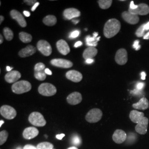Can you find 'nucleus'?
I'll return each instance as SVG.
<instances>
[{
	"label": "nucleus",
	"instance_id": "4be33fe9",
	"mask_svg": "<svg viewBox=\"0 0 149 149\" xmlns=\"http://www.w3.org/2000/svg\"><path fill=\"white\" fill-rule=\"evenodd\" d=\"M132 107L136 109L146 110L149 108V102L146 98L143 97L139 100L138 102L134 103L132 105Z\"/></svg>",
	"mask_w": 149,
	"mask_h": 149
},
{
	"label": "nucleus",
	"instance_id": "f3484780",
	"mask_svg": "<svg viewBox=\"0 0 149 149\" xmlns=\"http://www.w3.org/2000/svg\"><path fill=\"white\" fill-rule=\"evenodd\" d=\"M21 77V73L18 71L13 70L7 73L6 74L5 79L7 82L9 84H12V83L16 82Z\"/></svg>",
	"mask_w": 149,
	"mask_h": 149
},
{
	"label": "nucleus",
	"instance_id": "e433bc0d",
	"mask_svg": "<svg viewBox=\"0 0 149 149\" xmlns=\"http://www.w3.org/2000/svg\"><path fill=\"white\" fill-rule=\"evenodd\" d=\"M24 2L27 3L28 5L33 6L37 2V1L36 0H25V1H24Z\"/></svg>",
	"mask_w": 149,
	"mask_h": 149
},
{
	"label": "nucleus",
	"instance_id": "603ef678",
	"mask_svg": "<svg viewBox=\"0 0 149 149\" xmlns=\"http://www.w3.org/2000/svg\"><path fill=\"white\" fill-rule=\"evenodd\" d=\"M143 38L144 39H149V32L145 34V35L144 36Z\"/></svg>",
	"mask_w": 149,
	"mask_h": 149
},
{
	"label": "nucleus",
	"instance_id": "393cba45",
	"mask_svg": "<svg viewBox=\"0 0 149 149\" xmlns=\"http://www.w3.org/2000/svg\"><path fill=\"white\" fill-rule=\"evenodd\" d=\"M98 50L95 47H88L86 48L83 53V58L85 60L92 59L97 54Z\"/></svg>",
	"mask_w": 149,
	"mask_h": 149
},
{
	"label": "nucleus",
	"instance_id": "37998d69",
	"mask_svg": "<svg viewBox=\"0 0 149 149\" xmlns=\"http://www.w3.org/2000/svg\"><path fill=\"white\" fill-rule=\"evenodd\" d=\"M94 61H95V60H94V59H88L86 60V63L88 64H92L93 63H94Z\"/></svg>",
	"mask_w": 149,
	"mask_h": 149
},
{
	"label": "nucleus",
	"instance_id": "6ab92c4d",
	"mask_svg": "<svg viewBox=\"0 0 149 149\" xmlns=\"http://www.w3.org/2000/svg\"><path fill=\"white\" fill-rule=\"evenodd\" d=\"M56 48L60 53L66 55L70 52V48L67 42L63 39H60L56 43Z\"/></svg>",
	"mask_w": 149,
	"mask_h": 149
},
{
	"label": "nucleus",
	"instance_id": "72a5a7b5",
	"mask_svg": "<svg viewBox=\"0 0 149 149\" xmlns=\"http://www.w3.org/2000/svg\"><path fill=\"white\" fill-rule=\"evenodd\" d=\"M45 69V66L42 63H38L36 64L34 66V71L35 72H40L43 71Z\"/></svg>",
	"mask_w": 149,
	"mask_h": 149
},
{
	"label": "nucleus",
	"instance_id": "dca6fc26",
	"mask_svg": "<svg viewBox=\"0 0 149 149\" xmlns=\"http://www.w3.org/2000/svg\"><path fill=\"white\" fill-rule=\"evenodd\" d=\"M82 100L81 94L78 92H74L70 94L67 97V102L71 105H76L79 104Z\"/></svg>",
	"mask_w": 149,
	"mask_h": 149
},
{
	"label": "nucleus",
	"instance_id": "bb28decb",
	"mask_svg": "<svg viewBox=\"0 0 149 149\" xmlns=\"http://www.w3.org/2000/svg\"><path fill=\"white\" fill-rule=\"evenodd\" d=\"M19 37L23 43H29L32 40V35L27 33L26 32H20L19 34Z\"/></svg>",
	"mask_w": 149,
	"mask_h": 149
},
{
	"label": "nucleus",
	"instance_id": "a18cd8bd",
	"mask_svg": "<svg viewBox=\"0 0 149 149\" xmlns=\"http://www.w3.org/2000/svg\"><path fill=\"white\" fill-rule=\"evenodd\" d=\"M46 74H49V75H52V71H50L48 68H46L44 70Z\"/></svg>",
	"mask_w": 149,
	"mask_h": 149
},
{
	"label": "nucleus",
	"instance_id": "b1692460",
	"mask_svg": "<svg viewBox=\"0 0 149 149\" xmlns=\"http://www.w3.org/2000/svg\"><path fill=\"white\" fill-rule=\"evenodd\" d=\"M98 36V33L95 32L93 33V36L92 37L90 36H87L86 38V45L88 47H96L98 44V41L100 40V37Z\"/></svg>",
	"mask_w": 149,
	"mask_h": 149
},
{
	"label": "nucleus",
	"instance_id": "423d86ee",
	"mask_svg": "<svg viewBox=\"0 0 149 149\" xmlns=\"http://www.w3.org/2000/svg\"><path fill=\"white\" fill-rule=\"evenodd\" d=\"M0 113L2 117L8 120L14 119L17 116L16 109L8 105H3L1 107Z\"/></svg>",
	"mask_w": 149,
	"mask_h": 149
},
{
	"label": "nucleus",
	"instance_id": "412c9836",
	"mask_svg": "<svg viewBox=\"0 0 149 149\" xmlns=\"http://www.w3.org/2000/svg\"><path fill=\"white\" fill-rule=\"evenodd\" d=\"M37 52V48L31 45H28L25 48L21 49L19 52L18 55L21 58H26L28 56H32Z\"/></svg>",
	"mask_w": 149,
	"mask_h": 149
},
{
	"label": "nucleus",
	"instance_id": "473e14b6",
	"mask_svg": "<svg viewBox=\"0 0 149 149\" xmlns=\"http://www.w3.org/2000/svg\"><path fill=\"white\" fill-rule=\"evenodd\" d=\"M145 24H144L141 25L137 29V31L135 32V35L138 37H144V36L145 35Z\"/></svg>",
	"mask_w": 149,
	"mask_h": 149
},
{
	"label": "nucleus",
	"instance_id": "7c9ffc66",
	"mask_svg": "<svg viewBox=\"0 0 149 149\" xmlns=\"http://www.w3.org/2000/svg\"><path fill=\"white\" fill-rule=\"evenodd\" d=\"M8 136V133L6 130H2L0 132V145H2L7 141Z\"/></svg>",
	"mask_w": 149,
	"mask_h": 149
},
{
	"label": "nucleus",
	"instance_id": "79ce46f5",
	"mask_svg": "<svg viewBox=\"0 0 149 149\" xmlns=\"http://www.w3.org/2000/svg\"><path fill=\"white\" fill-rule=\"evenodd\" d=\"M65 136V135L64 134H58L56 135V138L59 140H61L62 139L64 138V136Z\"/></svg>",
	"mask_w": 149,
	"mask_h": 149
},
{
	"label": "nucleus",
	"instance_id": "4c0bfd02",
	"mask_svg": "<svg viewBox=\"0 0 149 149\" xmlns=\"http://www.w3.org/2000/svg\"><path fill=\"white\" fill-rule=\"evenodd\" d=\"M139 41L136 40L134 42L133 44V48L136 50H139L140 48H141V46L139 44Z\"/></svg>",
	"mask_w": 149,
	"mask_h": 149
},
{
	"label": "nucleus",
	"instance_id": "f704fd0d",
	"mask_svg": "<svg viewBox=\"0 0 149 149\" xmlns=\"http://www.w3.org/2000/svg\"><path fill=\"white\" fill-rule=\"evenodd\" d=\"M72 143L75 145H80L81 144V140L78 135H75L73 137Z\"/></svg>",
	"mask_w": 149,
	"mask_h": 149
},
{
	"label": "nucleus",
	"instance_id": "58836bf2",
	"mask_svg": "<svg viewBox=\"0 0 149 149\" xmlns=\"http://www.w3.org/2000/svg\"><path fill=\"white\" fill-rule=\"evenodd\" d=\"M144 83H142V82H138L136 84V89L138 90H141L144 87Z\"/></svg>",
	"mask_w": 149,
	"mask_h": 149
},
{
	"label": "nucleus",
	"instance_id": "c756f323",
	"mask_svg": "<svg viewBox=\"0 0 149 149\" xmlns=\"http://www.w3.org/2000/svg\"><path fill=\"white\" fill-rule=\"evenodd\" d=\"M38 149H53V144L49 142H42L37 145Z\"/></svg>",
	"mask_w": 149,
	"mask_h": 149
},
{
	"label": "nucleus",
	"instance_id": "6e6d98bb",
	"mask_svg": "<svg viewBox=\"0 0 149 149\" xmlns=\"http://www.w3.org/2000/svg\"><path fill=\"white\" fill-rule=\"evenodd\" d=\"M3 42V38L2 37V36L1 34L0 35V44H1Z\"/></svg>",
	"mask_w": 149,
	"mask_h": 149
},
{
	"label": "nucleus",
	"instance_id": "cd10ccee",
	"mask_svg": "<svg viewBox=\"0 0 149 149\" xmlns=\"http://www.w3.org/2000/svg\"><path fill=\"white\" fill-rule=\"evenodd\" d=\"M100 7L103 10H106L109 8L112 5V0H99L97 1Z\"/></svg>",
	"mask_w": 149,
	"mask_h": 149
},
{
	"label": "nucleus",
	"instance_id": "f03ea898",
	"mask_svg": "<svg viewBox=\"0 0 149 149\" xmlns=\"http://www.w3.org/2000/svg\"><path fill=\"white\" fill-rule=\"evenodd\" d=\"M32 89L31 83L27 81L22 80L14 83L12 86V90L16 94H22L29 92Z\"/></svg>",
	"mask_w": 149,
	"mask_h": 149
},
{
	"label": "nucleus",
	"instance_id": "bf43d9fd",
	"mask_svg": "<svg viewBox=\"0 0 149 149\" xmlns=\"http://www.w3.org/2000/svg\"><path fill=\"white\" fill-rule=\"evenodd\" d=\"M17 149H21V148H17Z\"/></svg>",
	"mask_w": 149,
	"mask_h": 149
},
{
	"label": "nucleus",
	"instance_id": "7ed1b4c3",
	"mask_svg": "<svg viewBox=\"0 0 149 149\" xmlns=\"http://www.w3.org/2000/svg\"><path fill=\"white\" fill-rule=\"evenodd\" d=\"M28 120L35 127H42L45 126L47 124L44 116L39 112H32L28 117Z\"/></svg>",
	"mask_w": 149,
	"mask_h": 149
},
{
	"label": "nucleus",
	"instance_id": "f257e3e1",
	"mask_svg": "<svg viewBox=\"0 0 149 149\" xmlns=\"http://www.w3.org/2000/svg\"><path fill=\"white\" fill-rule=\"evenodd\" d=\"M121 28L120 22L117 19H111L107 22L103 29L104 35L107 38H111L117 35Z\"/></svg>",
	"mask_w": 149,
	"mask_h": 149
},
{
	"label": "nucleus",
	"instance_id": "9d476101",
	"mask_svg": "<svg viewBox=\"0 0 149 149\" xmlns=\"http://www.w3.org/2000/svg\"><path fill=\"white\" fill-rule=\"evenodd\" d=\"M149 124V119L144 117L141 121L136 124L135 127V130L140 135H145L148 132Z\"/></svg>",
	"mask_w": 149,
	"mask_h": 149
},
{
	"label": "nucleus",
	"instance_id": "f8f14e48",
	"mask_svg": "<svg viewBox=\"0 0 149 149\" xmlns=\"http://www.w3.org/2000/svg\"><path fill=\"white\" fill-rule=\"evenodd\" d=\"M127 134L122 129L116 130L112 135L113 140L118 144L123 143L127 139Z\"/></svg>",
	"mask_w": 149,
	"mask_h": 149
},
{
	"label": "nucleus",
	"instance_id": "3c124183",
	"mask_svg": "<svg viewBox=\"0 0 149 149\" xmlns=\"http://www.w3.org/2000/svg\"><path fill=\"white\" fill-rule=\"evenodd\" d=\"M72 22L74 23V24H77L79 22H80V20L79 19H72Z\"/></svg>",
	"mask_w": 149,
	"mask_h": 149
},
{
	"label": "nucleus",
	"instance_id": "a878e982",
	"mask_svg": "<svg viewBox=\"0 0 149 149\" xmlns=\"http://www.w3.org/2000/svg\"><path fill=\"white\" fill-rule=\"evenodd\" d=\"M43 22L46 26H53L56 23L57 19L54 15H48L44 18Z\"/></svg>",
	"mask_w": 149,
	"mask_h": 149
},
{
	"label": "nucleus",
	"instance_id": "ea45409f",
	"mask_svg": "<svg viewBox=\"0 0 149 149\" xmlns=\"http://www.w3.org/2000/svg\"><path fill=\"white\" fill-rule=\"evenodd\" d=\"M23 149H38L37 148H36L34 146H33L32 145H29V144H27L26 145Z\"/></svg>",
	"mask_w": 149,
	"mask_h": 149
},
{
	"label": "nucleus",
	"instance_id": "c03bdc74",
	"mask_svg": "<svg viewBox=\"0 0 149 149\" xmlns=\"http://www.w3.org/2000/svg\"><path fill=\"white\" fill-rule=\"evenodd\" d=\"M39 5V2H37L33 6V7H32V9H31V10L32 11H34L36 10V9L37 8L38 6Z\"/></svg>",
	"mask_w": 149,
	"mask_h": 149
},
{
	"label": "nucleus",
	"instance_id": "ddd939ff",
	"mask_svg": "<svg viewBox=\"0 0 149 149\" xmlns=\"http://www.w3.org/2000/svg\"><path fill=\"white\" fill-rule=\"evenodd\" d=\"M63 16L65 19L67 20H71L80 17L81 16V12L76 8H70L64 10Z\"/></svg>",
	"mask_w": 149,
	"mask_h": 149
},
{
	"label": "nucleus",
	"instance_id": "13d9d810",
	"mask_svg": "<svg viewBox=\"0 0 149 149\" xmlns=\"http://www.w3.org/2000/svg\"><path fill=\"white\" fill-rule=\"evenodd\" d=\"M3 123H4V121H3V120H1L0 121V127H1Z\"/></svg>",
	"mask_w": 149,
	"mask_h": 149
},
{
	"label": "nucleus",
	"instance_id": "2eb2a0df",
	"mask_svg": "<svg viewBox=\"0 0 149 149\" xmlns=\"http://www.w3.org/2000/svg\"><path fill=\"white\" fill-rule=\"evenodd\" d=\"M39 134V130L36 127H28L23 132V136L25 139L31 140L37 136Z\"/></svg>",
	"mask_w": 149,
	"mask_h": 149
},
{
	"label": "nucleus",
	"instance_id": "de8ad7c7",
	"mask_svg": "<svg viewBox=\"0 0 149 149\" xmlns=\"http://www.w3.org/2000/svg\"><path fill=\"white\" fill-rule=\"evenodd\" d=\"M23 14L24 15V16H26V17H29L30 15H31V13H30V12H29L28 11H23Z\"/></svg>",
	"mask_w": 149,
	"mask_h": 149
},
{
	"label": "nucleus",
	"instance_id": "9b49d317",
	"mask_svg": "<svg viewBox=\"0 0 149 149\" xmlns=\"http://www.w3.org/2000/svg\"><path fill=\"white\" fill-rule=\"evenodd\" d=\"M50 64L56 67L68 69L73 66V63L68 60L63 59H54L51 60Z\"/></svg>",
	"mask_w": 149,
	"mask_h": 149
},
{
	"label": "nucleus",
	"instance_id": "864d4df0",
	"mask_svg": "<svg viewBox=\"0 0 149 149\" xmlns=\"http://www.w3.org/2000/svg\"><path fill=\"white\" fill-rule=\"evenodd\" d=\"M4 19H5V18H4V17H3V16H0V24H2V22L4 21Z\"/></svg>",
	"mask_w": 149,
	"mask_h": 149
},
{
	"label": "nucleus",
	"instance_id": "5701e85b",
	"mask_svg": "<svg viewBox=\"0 0 149 149\" xmlns=\"http://www.w3.org/2000/svg\"><path fill=\"white\" fill-rule=\"evenodd\" d=\"M145 117L144 113L138 112L136 110L132 111L129 114V118L132 122L138 124Z\"/></svg>",
	"mask_w": 149,
	"mask_h": 149
},
{
	"label": "nucleus",
	"instance_id": "39448f33",
	"mask_svg": "<svg viewBox=\"0 0 149 149\" xmlns=\"http://www.w3.org/2000/svg\"><path fill=\"white\" fill-rule=\"evenodd\" d=\"M103 113L98 108H93L88 112L86 116V120L90 123H95L99 122L102 117Z\"/></svg>",
	"mask_w": 149,
	"mask_h": 149
},
{
	"label": "nucleus",
	"instance_id": "49530a36",
	"mask_svg": "<svg viewBox=\"0 0 149 149\" xmlns=\"http://www.w3.org/2000/svg\"><path fill=\"white\" fill-rule=\"evenodd\" d=\"M82 45V43L80 41H79V42H76L74 44V47L75 48H77V47H79Z\"/></svg>",
	"mask_w": 149,
	"mask_h": 149
},
{
	"label": "nucleus",
	"instance_id": "5fc2aeb1",
	"mask_svg": "<svg viewBox=\"0 0 149 149\" xmlns=\"http://www.w3.org/2000/svg\"><path fill=\"white\" fill-rule=\"evenodd\" d=\"M12 69H13L12 68H11V67L8 66L6 67V70H7V71H8V72H10V71H11Z\"/></svg>",
	"mask_w": 149,
	"mask_h": 149
},
{
	"label": "nucleus",
	"instance_id": "aec40b11",
	"mask_svg": "<svg viewBox=\"0 0 149 149\" xmlns=\"http://www.w3.org/2000/svg\"><path fill=\"white\" fill-rule=\"evenodd\" d=\"M122 18L125 22L130 24H137L139 22L138 16L134 15L129 13L128 11H124L122 13Z\"/></svg>",
	"mask_w": 149,
	"mask_h": 149
},
{
	"label": "nucleus",
	"instance_id": "1a4fd4ad",
	"mask_svg": "<svg viewBox=\"0 0 149 149\" xmlns=\"http://www.w3.org/2000/svg\"><path fill=\"white\" fill-rule=\"evenodd\" d=\"M128 12L131 14L136 16H144L149 13V6L145 3H140L138 5V8L135 10L129 8Z\"/></svg>",
	"mask_w": 149,
	"mask_h": 149
},
{
	"label": "nucleus",
	"instance_id": "c9c22d12",
	"mask_svg": "<svg viewBox=\"0 0 149 149\" xmlns=\"http://www.w3.org/2000/svg\"><path fill=\"white\" fill-rule=\"evenodd\" d=\"M79 34H80V31L77 30H75L70 34L69 37L70 38H76L79 36Z\"/></svg>",
	"mask_w": 149,
	"mask_h": 149
},
{
	"label": "nucleus",
	"instance_id": "6e6552de",
	"mask_svg": "<svg viewBox=\"0 0 149 149\" xmlns=\"http://www.w3.org/2000/svg\"><path fill=\"white\" fill-rule=\"evenodd\" d=\"M116 62L118 65H124L128 61V53L125 49H120L118 50L115 56Z\"/></svg>",
	"mask_w": 149,
	"mask_h": 149
},
{
	"label": "nucleus",
	"instance_id": "4d7b16f0",
	"mask_svg": "<svg viewBox=\"0 0 149 149\" xmlns=\"http://www.w3.org/2000/svg\"><path fill=\"white\" fill-rule=\"evenodd\" d=\"M68 149H78V148L75 147V146H72V147H70V148H68Z\"/></svg>",
	"mask_w": 149,
	"mask_h": 149
},
{
	"label": "nucleus",
	"instance_id": "c85d7f7f",
	"mask_svg": "<svg viewBox=\"0 0 149 149\" xmlns=\"http://www.w3.org/2000/svg\"><path fill=\"white\" fill-rule=\"evenodd\" d=\"M3 34L5 37L6 39L8 41H10L13 39L14 37L13 32L10 28L8 27H5L3 29Z\"/></svg>",
	"mask_w": 149,
	"mask_h": 149
},
{
	"label": "nucleus",
	"instance_id": "a19ab883",
	"mask_svg": "<svg viewBox=\"0 0 149 149\" xmlns=\"http://www.w3.org/2000/svg\"><path fill=\"white\" fill-rule=\"evenodd\" d=\"M137 8H138V5H134V1H132L130 2V5L129 8H130V9H132V10H135V9H136Z\"/></svg>",
	"mask_w": 149,
	"mask_h": 149
},
{
	"label": "nucleus",
	"instance_id": "2f4dec72",
	"mask_svg": "<svg viewBox=\"0 0 149 149\" xmlns=\"http://www.w3.org/2000/svg\"><path fill=\"white\" fill-rule=\"evenodd\" d=\"M46 74L44 71L40 72H35L34 77L36 79L39 81H44L46 79Z\"/></svg>",
	"mask_w": 149,
	"mask_h": 149
},
{
	"label": "nucleus",
	"instance_id": "8fccbe9b",
	"mask_svg": "<svg viewBox=\"0 0 149 149\" xmlns=\"http://www.w3.org/2000/svg\"><path fill=\"white\" fill-rule=\"evenodd\" d=\"M141 79L143 80H145V77H146V74H145V72H141Z\"/></svg>",
	"mask_w": 149,
	"mask_h": 149
},
{
	"label": "nucleus",
	"instance_id": "a211bd4d",
	"mask_svg": "<svg viewBox=\"0 0 149 149\" xmlns=\"http://www.w3.org/2000/svg\"><path fill=\"white\" fill-rule=\"evenodd\" d=\"M66 77L68 79L74 82H79L83 78L82 74L76 70H70L66 72Z\"/></svg>",
	"mask_w": 149,
	"mask_h": 149
},
{
	"label": "nucleus",
	"instance_id": "20e7f679",
	"mask_svg": "<svg viewBox=\"0 0 149 149\" xmlns=\"http://www.w3.org/2000/svg\"><path fill=\"white\" fill-rule=\"evenodd\" d=\"M39 93L44 96L50 97L55 95L57 92L56 88L49 83H43L38 87Z\"/></svg>",
	"mask_w": 149,
	"mask_h": 149
},
{
	"label": "nucleus",
	"instance_id": "09e8293b",
	"mask_svg": "<svg viewBox=\"0 0 149 149\" xmlns=\"http://www.w3.org/2000/svg\"><path fill=\"white\" fill-rule=\"evenodd\" d=\"M145 31H149V22L146 24H145Z\"/></svg>",
	"mask_w": 149,
	"mask_h": 149
},
{
	"label": "nucleus",
	"instance_id": "0eeeda50",
	"mask_svg": "<svg viewBox=\"0 0 149 149\" xmlns=\"http://www.w3.org/2000/svg\"><path fill=\"white\" fill-rule=\"evenodd\" d=\"M38 50L44 55L48 56L52 53V48L47 41L40 40L37 43Z\"/></svg>",
	"mask_w": 149,
	"mask_h": 149
},
{
	"label": "nucleus",
	"instance_id": "4468645a",
	"mask_svg": "<svg viewBox=\"0 0 149 149\" xmlns=\"http://www.w3.org/2000/svg\"><path fill=\"white\" fill-rule=\"evenodd\" d=\"M10 16L13 19L16 20L18 23L21 27H26L27 26V22L26 19L19 11H17L16 10H12L10 12Z\"/></svg>",
	"mask_w": 149,
	"mask_h": 149
}]
</instances>
